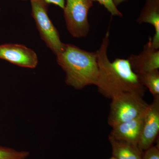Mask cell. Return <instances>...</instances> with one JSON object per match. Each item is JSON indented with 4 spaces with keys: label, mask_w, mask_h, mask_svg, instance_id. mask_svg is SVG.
<instances>
[{
    "label": "cell",
    "mask_w": 159,
    "mask_h": 159,
    "mask_svg": "<svg viewBox=\"0 0 159 159\" xmlns=\"http://www.w3.org/2000/svg\"><path fill=\"white\" fill-rule=\"evenodd\" d=\"M31 13L35 20L41 37L46 45L56 54L61 51L65 44L48 15L49 4L44 0H31Z\"/></svg>",
    "instance_id": "5"
},
{
    "label": "cell",
    "mask_w": 159,
    "mask_h": 159,
    "mask_svg": "<svg viewBox=\"0 0 159 159\" xmlns=\"http://www.w3.org/2000/svg\"><path fill=\"white\" fill-rule=\"evenodd\" d=\"M108 159H116V158L112 156L110 158H109Z\"/></svg>",
    "instance_id": "18"
},
{
    "label": "cell",
    "mask_w": 159,
    "mask_h": 159,
    "mask_svg": "<svg viewBox=\"0 0 159 159\" xmlns=\"http://www.w3.org/2000/svg\"><path fill=\"white\" fill-rule=\"evenodd\" d=\"M159 133V97H154L143 117L138 147L144 152L153 145Z\"/></svg>",
    "instance_id": "6"
},
{
    "label": "cell",
    "mask_w": 159,
    "mask_h": 159,
    "mask_svg": "<svg viewBox=\"0 0 159 159\" xmlns=\"http://www.w3.org/2000/svg\"><path fill=\"white\" fill-rule=\"evenodd\" d=\"M93 1H97L99 4L102 5L107 9V11L112 15L119 16L120 17L122 16V14L117 9V7L115 6L112 0H93Z\"/></svg>",
    "instance_id": "14"
},
{
    "label": "cell",
    "mask_w": 159,
    "mask_h": 159,
    "mask_svg": "<svg viewBox=\"0 0 159 159\" xmlns=\"http://www.w3.org/2000/svg\"><path fill=\"white\" fill-rule=\"evenodd\" d=\"M93 0H66L64 16L69 33L75 38L85 37L90 29L89 10Z\"/></svg>",
    "instance_id": "4"
},
{
    "label": "cell",
    "mask_w": 159,
    "mask_h": 159,
    "mask_svg": "<svg viewBox=\"0 0 159 159\" xmlns=\"http://www.w3.org/2000/svg\"><path fill=\"white\" fill-rule=\"evenodd\" d=\"M145 112L135 119L115 125L112 127L110 136L138 146Z\"/></svg>",
    "instance_id": "9"
},
{
    "label": "cell",
    "mask_w": 159,
    "mask_h": 159,
    "mask_svg": "<svg viewBox=\"0 0 159 159\" xmlns=\"http://www.w3.org/2000/svg\"><path fill=\"white\" fill-rule=\"evenodd\" d=\"M113 2L114 5L116 7H117L119 5H120L121 3L124 2H126L128 0H112Z\"/></svg>",
    "instance_id": "17"
},
{
    "label": "cell",
    "mask_w": 159,
    "mask_h": 159,
    "mask_svg": "<svg viewBox=\"0 0 159 159\" xmlns=\"http://www.w3.org/2000/svg\"><path fill=\"white\" fill-rule=\"evenodd\" d=\"M109 29L97 51L99 75L96 85L98 92L111 99L123 93H136L143 97L145 89L128 59L116 58L111 62L107 56Z\"/></svg>",
    "instance_id": "1"
},
{
    "label": "cell",
    "mask_w": 159,
    "mask_h": 159,
    "mask_svg": "<svg viewBox=\"0 0 159 159\" xmlns=\"http://www.w3.org/2000/svg\"><path fill=\"white\" fill-rule=\"evenodd\" d=\"M112 156L116 159H142L143 152L138 146L109 136Z\"/></svg>",
    "instance_id": "11"
},
{
    "label": "cell",
    "mask_w": 159,
    "mask_h": 159,
    "mask_svg": "<svg viewBox=\"0 0 159 159\" xmlns=\"http://www.w3.org/2000/svg\"><path fill=\"white\" fill-rule=\"evenodd\" d=\"M139 24L148 23L153 26L155 29L154 35L152 43L154 48H159V1L146 0L139 17L137 20Z\"/></svg>",
    "instance_id": "10"
},
{
    "label": "cell",
    "mask_w": 159,
    "mask_h": 159,
    "mask_svg": "<svg viewBox=\"0 0 159 159\" xmlns=\"http://www.w3.org/2000/svg\"></svg>",
    "instance_id": "19"
},
{
    "label": "cell",
    "mask_w": 159,
    "mask_h": 159,
    "mask_svg": "<svg viewBox=\"0 0 159 159\" xmlns=\"http://www.w3.org/2000/svg\"><path fill=\"white\" fill-rule=\"evenodd\" d=\"M152 38L149 37L148 41L145 45L143 51L138 55L132 54L128 57L132 68L139 75L159 68V49L152 46Z\"/></svg>",
    "instance_id": "8"
},
{
    "label": "cell",
    "mask_w": 159,
    "mask_h": 159,
    "mask_svg": "<svg viewBox=\"0 0 159 159\" xmlns=\"http://www.w3.org/2000/svg\"><path fill=\"white\" fill-rule=\"evenodd\" d=\"M140 82L154 97H159V71L155 70L138 75Z\"/></svg>",
    "instance_id": "12"
},
{
    "label": "cell",
    "mask_w": 159,
    "mask_h": 159,
    "mask_svg": "<svg viewBox=\"0 0 159 159\" xmlns=\"http://www.w3.org/2000/svg\"><path fill=\"white\" fill-rule=\"evenodd\" d=\"M0 58L29 68H34L38 64L37 55L33 50L17 44L0 45Z\"/></svg>",
    "instance_id": "7"
},
{
    "label": "cell",
    "mask_w": 159,
    "mask_h": 159,
    "mask_svg": "<svg viewBox=\"0 0 159 159\" xmlns=\"http://www.w3.org/2000/svg\"><path fill=\"white\" fill-rule=\"evenodd\" d=\"M48 4H52L59 6L63 9L65 5L66 0H44Z\"/></svg>",
    "instance_id": "16"
},
{
    "label": "cell",
    "mask_w": 159,
    "mask_h": 159,
    "mask_svg": "<svg viewBox=\"0 0 159 159\" xmlns=\"http://www.w3.org/2000/svg\"><path fill=\"white\" fill-rule=\"evenodd\" d=\"M142 159H159V145H152L142 154Z\"/></svg>",
    "instance_id": "15"
},
{
    "label": "cell",
    "mask_w": 159,
    "mask_h": 159,
    "mask_svg": "<svg viewBox=\"0 0 159 159\" xmlns=\"http://www.w3.org/2000/svg\"><path fill=\"white\" fill-rule=\"evenodd\" d=\"M57 63L66 73L68 85L81 89L97 84L99 67L97 52L84 51L77 46L65 44L56 55Z\"/></svg>",
    "instance_id": "2"
},
{
    "label": "cell",
    "mask_w": 159,
    "mask_h": 159,
    "mask_svg": "<svg viewBox=\"0 0 159 159\" xmlns=\"http://www.w3.org/2000/svg\"><path fill=\"white\" fill-rule=\"evenodd\" d=\"M29 154L28 151H19L9 147L0 146V159H26Z\"/></svg>",
    "instance_id": "13"
},
{
    "label": "cell",
    "mask_w": 159,
    "mask_h": 159,
    "mask_svg": "<svg viewBox=\"0 0 159 159\" xmlns=\"http://www.w3.org/2000/svg\"><path fill=\"white\" fill-rule=\"evenodd\" d=\"M143 97L136 93H127L113 97L107 119L108 125L112 128L144 113L148 104Z\"/></svg>",
    "instance_id": "3"
}]
</instances>
